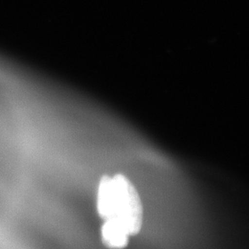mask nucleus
Returning a JSON list of instances; mask_svg holds the SVG:
<instances>
[{
	"label": "nucleus",
	"instance_id": "obj_1",
	"mask_svg": "<svg viewBox=\"0 0 249 249\" xmlns=\"http://www.w3.org/2000/svg\"><path fill=\"white\" fill-rule=\"evenodd\" d=\"M112 181L114 195L111 220L122 226L130 235H137L142 228L143 219V205L140 195L124 175L115 174Z\"/></svg>",
	"mask_w": 249,
	"mask_h": 249
},
{
	"label": "nucleus",
	"instance_id": "obj_2",
	"mask_svg": "<svg viewBox=\"0 0 249 249\" xmlns=\"http://www.w3.org/2000/svg\"><path fill=\"white\" fill-rule=\"evenodd\" d=\"M130 235L122 226L112 221H104L101 228V240L104 246L110 249H124Z\"/></svg>",
	"mask_w": 249,
	"mask_h": 249
},
{
	"label": "nucleus",
	"instance_id": "obj_3",
	"mask_svg": "<svg viewBox=\"0 0 249 249\" xmlns=\"http://www.w3.org/2000/svg\"><path fill=\"white\" fill-rule=\"evenodd\" d=\"M113 195L112 177L102 176L99 180L97 195V212L104 221L111 220L112 217Z\"/></svg>",
	"mask_w": 249,
	"mask_h": 249
}]
</instances>
